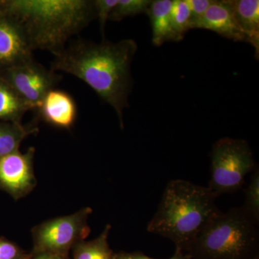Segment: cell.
I'll return each mask as SVG.
<instances>
[{
  "instance_id": "1",
  "label": "cell",
  "mask_w": 259,
  "mask_h": 259,
  "mask_svg": "<svg viewBox=\"0 0 259 259\" xmlns=\"http://www.w3.org/2000/svg\"><path fill=\"white\" fill-rule=\"evenodd\" d=\"M138 45L133 39L100 44L79 40L55 56L51 71L67 73L89 85L115 110L121 129L132 89L131 66Z\"/></svg>"
},
{
  "instance_id": "2",
  "label": "cell",
  "mask_w": 259,
  "mask_h": 259,
  "mask_svg": "<svg viewBox=\"0 0 259 259\" xmlns=\"http://www.w3.org/2000/svg\"><path fill=\"white\" fill-rule=\"evenodd\" d=\"M3 12L20 23L32 51L54 56L97 18L93 0H4Z\"/></svg>"
},
{
  "instance_id": "3",
  "label": "cell",
  "mask_w": 259,
  "mask_h": 259,
  "mask_svg": "<svg viewBox=\"0 0 259 259\" xmlns=\"http://www.w3.org/2000/svg\"><path fill=\"white\" fill-rule=\"evenodd\" d=\"M208 187L190 181H170L147 231L170 240L187 253L204 227L222 211Z\"/></svg>"
},
{
  "instance_id": "4",
  "label": "cell",
  "mask_w": 259,
  "mask_h": 259,
  "mask_svg": "<svg viewBox=\"0 0 259 259\" xmlns=\"http://www.w3.org/2000/svg\"><path fill=\"white\" fill-rule=\"evenodd\" d=\"M258 224L243 207L213 218L187 252L192 259H249L258 254Z\"/></svg>"
},
{
  "instance_id": "5",
  "label": "cell",
  "mask_w": 259,
  "mask_h": 259,
  "mask_svg": "<svg viewBox=\"0 0 259 259\" xmlns=\"http://www.w3.org/2000/svg\"><path fill=\"white\" fill-rule=\"evenodd\" d=\"M211 179L208 188L218 197L241 190L245 177L258 167L245 140L225 137L213 145L210 153Z\"/></svg>"
},
{
  "instance_id": "6",
  "label": "cell",
  "mask_w": 259,
  "mask_h": 259,
  "mask_svg": "<svg viewBox=\"0 0 259 259\" xmlns=\"http://www.w3.org/2000/svg\"><path fill=\"white\" fill-rule=\"evenodd\" d=\"M93 209L84 207L74 214L49 220L32 228L31 255L47 253L69 259L70 250L91 233L88 219Z\"/></svg>"
},
{
  "instance_id": "7",
  "label": "cell",
  "mask_w": 259,
  "mask_h": 259,
  "mask_svg": "<svg viewBox=\"0 0 259 259\" xmlns=\"http://www.w3.org/2000/svg\"><path fill=\"white\" fill-rule=\"evenodd\" d=\"M0 77L32 110H37L47 93L60 81L61 76L32 59L25 64L2 70Z\"/></svg>"
},
{
  "instance_id": "8",
  "label": "cell",
  "mask_w": 259,
  "mask_h": 259,
  "mask_svg": "<svg viewBox=\"0 0 259 259\" xmlns=\"http://www.w3.org/2000/svg\"><path fill=\"white\" fill-rule=\"evenodd\" d=\"M35 148L27 152L20 151L0 158V190L5 191L15 200L30 194L37 185L34 174Z\"/></svg>"
},
{
  "instance_id": "9",
  "label": "cell",
  "mask_w": 259,
  "mask_h": 259,
  "mask_svg": "<svg viewBox=\"0 0 259 259\" xmlns=\"http://www.w3.org/2000/svg\"><path fill=\"white\" fill-rule=\"evenodd\" d=\"M32 50L23 28L11 15L0 13V71L32 60Z\"/></svg>"
},
{
  "instance_id": "10",
  "label": "cell",
  "mask_w": 259,
  "mask_h": 259,
  "mask_svg": "<svg viewBox=\"0 0 259 259\" xmlns=\"http://www.w3.org/2000/svg\"><path fill=\"white\" fill-rule=\"evenodd\" d=\"M205 29L234 41H246L237 23L231 0H213L205 13L194 24L192 29Z\"/></svg>"
},
{
  "instance_id": "11",
  "label": "cell",
  "mask_w": 259,
  "mask_h": 259,
  "mask_svg": "<svg viewBox=\"0 0 259 259\" xmlns=\"http://www.w3.org/2000/svg\"><path fill=\"white\" fill-rule=\"evenodd\" d=\"M37 112L38 117L49 125L70 130L76 121L77 107L69 94L53 89L44 97Z\"/></svg>"
},
{
  "instance_id": "12",
  "label": "cell",
  "mask_w": 259,
  "mask_h": 259,
  "mask_svg": "<svg viewBox=\"0 0 259 259\" xmlns=\"http://www.w3.org/2000/svg\"><path fill=\"white\" fill-rule=\"evenodd\" d=\"M232 8L238 26L244 34L247 42L259 55V1L258 0H231Z\"/></svg>"
},
{
  "instance_id": "13",
  "label": "cell",
  "mask_w": 259,
  "mask_h": 259,
  "mask_svg": "<svg viewBox=\"0 0 259 259\" xmlns=\"http://www.w3.org/2000/svg\"><path fill=\"white\" fill-rule=\"evenodd\" d=\"M171 0H153L146 12L152 28V42L156 47H161L166 41L178 42L171 28Z\"/></svg>"
},
{
  "instance_id": "14",
  "label": "cell",
  "mask_w": 259,
  "mask_h": 259,
  "mask_svg": "<svg viewBox=\"0 0 259 259\" xmlns=\"http://www.w3.org/2000/svg\"><path fill=\"white\" fill-rule=\"evenodd\" d=\"M38 131L36 122L24 125L21 122L0 121V158L19 151L24 140Z\"/></svg>"
},
{
  "instance_id": "15",
  "label": "cell",
  "mask_w": 259,
  "mask_h": 259,
  "mask_svg": "<svg viewBox=\"0 0 259 259\" xmlns=\"http://www.w3.org/2000/svg\"><path fill=\"white\" fill-rule=\"evenodd\" d=\"M31 107L0 77V121L21 122Z\"/></svg>"
},
{
  "instance_id": "16",
  "label": "cell",
  "mask_w": 259,
  "mask_h": 259,
  "mask_svg": "<svg viewBox=\"0 0 259 259\" xmlns=\"http://www.w3.org/2000/svg\"><path fill=\"white\" fill-rule=\"evenodd\" d=\"M112 226L107 225L97 238L90 241H80L72 248L74 259H116L115 253L110 248L108 236Z\"/></svg>"
},
{
  "instance_id": "17",
  "label": "cell",
  "mask_w": 259,
  "mask_h": 259,
  "mask_svg": "<svg viewBox=\"0 0 259 259\" xmlns=\"http://www.w3.org/2000/svg\"><path fill=\"white\" fill-rule=\"evenodd\" d=\"M190 9L187 0H173L171 8V28L178 41L190 30Z\"/></svg>"
},
{
  "instance_id": "18",
  "label": "cell",
  "mask_w": 259,
  "mask_h": 259,
  "mask_svg": "<svg viewBox=\"0 0 259 259\" xmlns=\"http://www.w3.org/2000/svg\"><path fill=\"white\" fill-rule=\"evenodd\" d=\"M151 2L150 0H117L109 20L121 21L127 17L146 13Z\"/></svg>"
},
{
  "instance_id": "19",
  "label": "cell",
  "mask_w": 259,
  "mask_h": 259,
  "mask_svg": "<svg viewBox=\"0 0 259 259\" xmlns=\"http://www.w3.org/2000/svg\"><path fill=\"white\" fill-rule=\"evenodd\" d=\"M245 202L242 206L243 209L259 223V170L258 167L252 172L249 185L244 190Z\"/></svg>"
},
{
  "instance_id": "20",
  "label": "cell",
  "mask_w": 259,
  "mask_h": 259,
  "mask_svg": "<svg viewBox=\"0 0 259 259\" xmlns=\"http://www.w3.org/2000/svg\"><path fill=\"white\" fill-rule=\"evenodd\" d=\"M30 253H27L15 242L0 237V259H30Z\"/></svg>"
},
{
  "instance_id": "21",
  "label": "cell",
  "mask_w": 259,
  "mask_h": 259,
  "mask_svg": "<svg viewBox=\"0 0 259 259\" xmlns=\"http://www.w3.org/2000/svg\"><path fill=\"white\" fill-rule=\"evenodd\" d=\"M117 3V0H94L96 18H98L100 23V32L102 34V38L105 40V28L109 17L112 10Z\"/></svg>"
},
{
  "instance_id": "22",
  "label": "cell",
  "mask_w": 259,
  "mask_h": 259,
  "mask_svg": "<svg viewBox=\"0 0 259 259\" xmlns=\"http://www.w3.org/2000/svg\"><path fill=\"white\" fill-rule=\"evenodd\" d=\"M190 9V30L209 8L213 0H187Z\"/></svg>"
},
{
  "instance_id": "23",
  "label": "cell",
  "mask_w": 259,
  "mask_h": 259,
  "mask_svg": "<svg viewBox=\"0 0 259 259\" xmlns=\"http://www.w3.org/2000/svg\"><path fill=\"white\" fill-rule=\"evenodd\" d=\"M116 259H156L151 258L148 255H145L141 251L126 252L120 251L115 253ZM168 259H192L190 255L180 248H176L175 254L172 255L171 258Z\"/></svg>"
},
{
  "instance_id": "24",
  "label": "cell",
  "mask_w": 259,
  "mask_h": 259,
  "mask_svg": "<svg viewBox=\"0 0 259 259\" xmlns=\"http://www.w3.org/2000/svg\"><path fill=\"white\" fill-rule=\"evenodd\" d=\"M30 259H64L56 255L40 253V254L31 255Z\"/></svg>"
},
{
  "instance_id": "25",
  "label": "cell",
  "mask_w": 259,
  "mask_h": 259,
  "mask_svg": "<svg viewBox=\"0 0 259 259\" xmlns=\"http://www.w3.org/2000/svg\"><path fill=\"white\" fill-rule=\"evenodd\" d=\"M3 5H4V0H0V13L3 12Z\"/></svg>"
},
{
  "instance_id": "26",
  "label": "cell",
  "mask_w": 259,
  "mask_h": 259,
  "mask_svg": "<svg viewBox=\"0 0 259 259\" xmlns=\"http://www.w3.org/2000/svg\"><path fill=\"white\" fill-rule=\"evenodd\" d=\"M249 259H259V253L258 254L254 255V256L252 257V258H250Z\"/></svg>"
}]
</instances>
